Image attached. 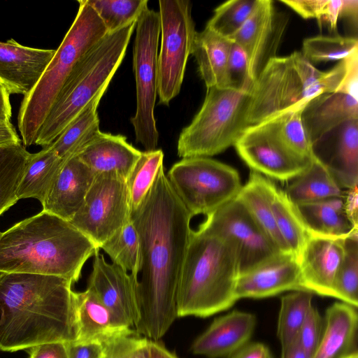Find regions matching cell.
Returning a JSON list of instances; mask_svg holds the SVG:
<instances>
[{"instance_id": "cell-25", "label": "cell", "mask_w": 358, "mask_h": 358, "mask_svg": "<svg viewBox=\"0 0 358 358\" xmlns=\"http://www.w3.org/2000/svg\"><path fill=\"white\" fill-rule=\"evenodd\" d=\"M141 155L125 136L101 132L78 157L96 174L114 172L127 180Z\"/></svg>"}, {"instance_id": "cell-43", "label": "cell", "mask_w": 358, "mask_h": 358, "mask_svg": "<svg viewBox=\"0 0 358 358\" xmlns=\"http://www.w3.org/2000/svg\"><path fill=\"white\" fill-rule=\"evenodd\" d=\"M148 342L138 335L119 338L103 345L100 358H145Z\"/></svg>"}, {"instance_id": "cell-47", "label": "cell", "mask_w": 358, "mask_h": 358, "mask_svg": "<svg viewBox=\"0 0 358 358\" xmlns=\"http://www.w3.org/2000/svg\"><path fill=\"white\" fill-rule=\"evenodd\" d=\"M29 358H68L66 343H47L29 349Z\"/></svg>"}, {"instance_id": "cell-2", "label": "cell", "mask_w": 358, "mask_h": 358, "mask_svg": "<svg viewBox=\"0 0 358 358\" xmlns=\"http://www.w3.org/2000/svg\"><path fill=\"white\" fill-rule=\"evenodd\" d=\"M73 282L57 276L0 273V350L76 340Z\"/></svg>"}, {"instance_id": "cell-9", "label": "cell", "mask_w": 358, "mask_h": 358, "mask_svg": "<svg viewBox=\"0 0 358 358\" xmlns=\"http://www.w3.org/2000/svg\"><path fill=\"white\" fill-rule=\"evenodd\" d=\"M166 177L192 217L217 210L234 199L242 187L236 169L209 157L183 158Z\"/></svg>"}, {"instance_id": "cell-13", "label": "cell", "mask_w": 358, "mask_h": 358, "mask_svg": "<svg viewBox=\"0 0 358 358\" xmlns=\"http://www.w3.org/2000/svg\"><path fill=\"white\" fill-rule=\"evenodd\" d=\"M197 230L231 241L236 248L240 274L281 252L236 197L207 215Z\"/></svg>"}, {"instance_id": "cell-44", "label": "cell", "mask_w": 358, "mask_h": 358, "mask_svg": "<svg viewBox=\"0 0 358 358\" xmlns=\"http://www.w3.org/2000/svg\"><path fill=\"white\" fill-rule=\"evenodd\" d=\"M324 324L315 306L309 310L297 336L296 342L311 357L316 351L321 340Z\"/></svg>"}, {"instance_id": "cell-42", "label": "cell", "mask_w": 358, "mask_h": 358, "mask_svg": "<svg viewBox=\"0 0 358 358\" xmlns=\"http://www.w3.org/2000/svg\"><path fill=\"white\" fill-rule=\"evenodd\" d=\"M257 1L230 0L220 4L206 27L224 38H231L248 20Z\"/></svg>"}, {"instance_id": "cell-29", "label": "cell", "mask_w": 358, "mask_h": 358, "mask_svg": "<svg viewBox=\"0 0 358 358\" xmlns=\"http://www.w3.org/2000/svg\"><path fill=\"white\" fill-rule=\"evenodd\" d=\"M106 90L99 93L49 145L64 161L78 156L101 132L97 108Z\"/></svg>"}, {"instance_id": "cell-57", "label": "cell", "mask_w": 358, "mask_h": 358, "mask_svg": "<svg viewBox=\"0 0 358 358\" xmlns=\"http://www.w3.org/2000/svg\"><path fill=\"white\" fill-rule=\"evenodd\" d=\"M344 358H358V355H357V351H355L353 352L352 353L347 355L346 357H345Z\"/></svg>"}, {"instance_id": "cell-27", "label": "cell", "mask_w": 358, "mask_h": 358, "mask_svg": "<svg viewBox=\"0 0 358 358\" xmlns=\"http://www.w3.org/2000/svg\"><path fill=\"white\" fill-rule=\"evenodd\" d=\"M231 45L230 39L206 27L196 32L192 55L195 57L200 76L207 88L232 87L228 71Z\"/></svg>"}, {"instance_id": "cell-28", "label": "cell", "mask_w": 358, "mask_h": 358, "mask_svg": "<svg viewBox=\"0 0 358 358\" xmlns=\"http://www.w3.org/2000/svg\"><path fill=\"white\" fill-rule=\"evenodd\" d=\"M296 208L311 234L345 238L357 229L346 214L345 195L296 205Z\"/></svg>"}, {"instance_id": "cell-34", "label": "cell", "mask_w": 358, "mask_h": 358, "mask_svg": "<svg viewBox=\"0 0 358 358\" xmlns=\"http://www.w3.org/2000/svg\"><path fill=\"white\" fill-rule=\"evenodd\" d=\"M30 155L22 143L0 146V216L18 201L17 188Z\"/></svg>"}, {"instance_id": "cell-31", "label": "cell", "mask_w": 358, "mask_h": 358, "mask_svg": "<svg viewBox=\"0 0 358 358\" xmlns=\"http://www.w3.org/2000/svg\"><path fill=\"white\" fill-rule=\"evenodd\" d=\"M66 162L50 146L31 153L17 188V199L33 198L42 203Z\"/></svg>"}, {"instance_id": "cell-54", "label": "cell", "mask_w": 358, "mask_h": 358, "mask_svg": "<svg viewBox=\"0 0 358 358\" xmlns=\"http://www.w3.org/2000/svg\"><path fill=\"white\" fill-rule=\"evenodd\" d=\"M10 95L6 88L0 83V122H10L12 107Z\"/></svg>"}, {"instance_id": "cell-51", "label": "cell", "mask_w": 358, "mask_h": 358, "mask_svg": "<svg viewBox=\"0 0 358 358\" xmlns=\"http://www.w3.org/2000/svg\"><path fill=\"white\" fill-rule=\"evenodd\" d=\"M346 214L355 227H357V187L348 189L345 194Z\"/></svg>"}, {"instance_id": "cell-10", "label": "cell", "mask_w": 358, "mask_h": 358, "mask_svg": "<svg viewBox=\"0 0 358 358\" xmlns=\"http://www.w3.org/2000/svg\"><path fill=\"white\" fill-rule=\"evenodd\" d=\"M133 48V71L136 80V110L131 118L136 141L145 151L156 150L159 134L154 115L158 89V48L160 34L159 13L147 8L136 21Z\"/></svg>"}, {"instance_id": "cell-56", "label": "cell", "mask_w": 358, "mask_h": 358, "mask_svg": "<svg viewBox=\"0 0 358 358\" xmlns=\"http://www.w3.org/2000/svg\"><path fill=\"white\" fill-rule=\"evenodd\" d=\"M358 1L357 0H343L341 17H345L354 21L355 24L357 22Z\"/></svg>"}, {"instance_id": "cell-59", "label": "cell", "mask_w": 358, "mask_h": 358, "mask_svg": "<svg viewBox=\"0 0 358 358\" xmlns=\"http://www.w3.org/2000/svg\"><path fill=\"white\" fill-rule=\"evenodd\" d=\"M1 232H0V234H1Z\"/></svg>"}, {"instance_id": "cell-38", "label": "cell", "mask_w": 358, "mask_h": 358, "mask_svg": "<svg viewBox=\"0 0 358 358\" xmlns=\"http://www.w3.org/2000/svg\"><path fill=\"white\" fill-rule=\"evenodd\" d=\"M119 266L137 280L140 266V242L138 232L130 220L100 248Z\"/></svg>"}, {"instance_id": "cell-46", "label": "cell", "mask_w": 358, "mask_h": 358, "mask_svg": "<svg viewBox=\"0 0 358 358\" xmlns=\"http://www.w3.org/2000/svg\"><path fill=\"white\" fill-rule=\"evenodd\" d=\"M326 0H281L284 4L294 10L304 19L319 20Z\"/></svg>"}, {"instance_id": "cell-49", "label": "cell", "mask_w": 358, "mask_h": 358, "mask_svg": "<svg viewBox=\"0 0 358 358\" xmlns=\"http://www.w3.org/2000/svg\"><path fill=\"white\" fill-rule=\"evenodd\" d=\"M68 358H100L103 345L99 343H66Z\"/></svg>"}, {"instance_id": "cell-18", "label": "cell", "mask_w": 358, "mask_h": 358, "mask_svg": "<svg viewBox=\"0 0 358 358\" xmlns=\"http://www.w3.org/2000/svg\"><path fill=\"white\" fill-rule=\"evenodd\" d=\"M288 290H304L299 264L292 252H280L239 275L236 296L262 299Z\"/></svg>"}, {"instance_id": "cell-45", "label": "cell", "mask_w": 358, "mask_h": 358, "mask_svg": "<svg viewBox=\"0 0 358 358\" xmlns=\"http://www.w3.org/2000/svg\"><path fill=\"white\" fill-rule=\"evenodd\" d=\"M228 71L232 87L249 90L252 83L248 77L246 55L242 48L232 41L228 60Z\"/></svg>"}, {"instance_id": "cell-40", "label": "cell", "mask_w": 358, "mask_h": 358, "mask_svg": "<svg viewBox=\"0 0 358 358\" xmlns=\"http://www.w3.org/2000/svg\"><path fill=\"white\" fill-rule=\"evenodd\" d=\"M164 152L161 149L141 152V155L127 181L131 213L138 208L152 185L163 166Z\"/></svg>"}, {"instance_id": "cell-20", "label": "cell", "mask_w": 358, "mask_h": 358, "mask_svg": "<svg viewBox=\"0 0 358 358\" xmlns=\"http://www.w3.org/2000/svg\"><path fill=\"white\" fill-rule=\"evenodd\" d=\"M256 324L255 315L233 310L215 318L194 341L191 350L208 358L229 357L248 343Z\"/></svg>"}, {"instance_id": "cell-55", "label": "cell", "mask_w": 358, "mask_h": 358, "mask_svg": "<svg viewBox=\"0 0 358 358\" xmlns=\"http://www.w3.org/2000/svg\"><path fill=\"white\" fill-rule=\"evenodd\" d=\"M281 358H311L296 341L282 348Z\"/></svg>"}, {"instance_id": "cell-48", "label": "cell", "mask_w": 358, "mask_h": 358, "mask_svg": "<svg viewBox=\"0 0 358 358\" xmlns=\"http://www.w3.org/2000/svg\"><path fill=\"white\" fill-rule=\"evenodd\" d=\"M343 0H326L322 15L317 21L325 25L331 32L337 34L338 20L341 17Z\"/></svg>"}, {"instance_id": "cell-11", "label": "cell", "mask_w": 358, "mask_h": 358, "mask_svg": "<svg viewBox=\"0 0 358 358\" xmlns=\"http://www.w3.org/2000/svg\"><path fill=\"white\" fill-rule=\"evenodd\" d=\"M161 45L157 57V95L169 106L180 92L196 34L188 0L159 1Z\"/></svg>"}, {"instance_id": "cell-50", "label": "cell", "mask_w": 358, "mask_h": 358, "mask_svg": "<svg viewBox=\"0 0 358 358\" xmlns=\"http://www.w3.org/2000/svg\"><path fill=\"white\" fill-rule=\"evenodd\" d=\"M271 355L268 348L263 343H247L235 352L229 358H267Z\"/></svg>"}, {"instance_id": "cell-58", "label": "cell", "mask_w": 358, "mask_h": 358, "mask_svg": "<svg viewBox=\"0 0 358 358\" xmlns=\"http://www.w3.org/2000/svg\"><path fill=\"white\" fill-rule=\"evenodd\" d=\"M267 358H272L271 355H269Z\"/></svg>"}, {"instance_id": "cell-22", "label": "cell", "mask_w": 358, "mask_h": 358, "mask_svg": "<svg viewBox=\"0 0 358 358\" xmlns=\"http://www.w3.org/2000/svg\"><path fill=\"white\" fill-rule=\"evenodd\" d=\"M338 129L332 143L313 146V157L342 189H350L358 183V120L347 122Z\"/></svg>"}, {"instance_id": "cell-36", "label": "cell", "mask_w": 358, "mask_h": 358, "mask_svg": "<svg viewBox=\"0 0 358 358\" xmlns=\"http://www.w3.org/2000/svg\"><path fill=\"white\" fill-rule=\"evenodd\" d=\"M344 254L334 282V294L342 302L358 306V236L354 229L344 238Z\"/></svg>"}, {"instance_id": "cell-30", "label": "cell", "mask_w": 358, "mask_h": 358, "mask_svg": "<svg viewBox=\"0 0 358 358\" xmlns=\"http://www.w3.org/2000/svg\"><path fill=\"white\" fill-rule=\"evenodd\" d=\"M265 184L278 231L291 252L298 258L310 233L296 206L290 201L285 191L266 177Z\"/></svg>"}, {"instance_id": "cell-6", "label": "cell", "mask_w": 358, "mask_h": 358, "mask_svg": "<svg viewBox=\"0 0 358 358\" xmlns=\"http://www.w3.org/2000/svg\"><path fill=\"white\" fill-rule=\"evenodd\" d=\"M136 22L108 33L77 63L41 127L35 145L51 144L101 91L125 55Z\"/></svg>"}, {"instance_id": "cell-7", "label": "cell", "mask_w": 358, "mask_h": 358, "mask_svg": "<svg viewBox=\"0 0 358 358\" xmlns=\"http://www.w3.org/2000/svg\"><path fill=\"white\" fill-rule=\"evenodd\" d=\"M78 2L79 8L71 26L36 85L20 103L17 126L24 147L35 145L39 129L70 73L108 33L87 0Z\"/></svg>"}, {"instance_id": "cell-39", "label": "cell", "mask_w": 358, "mask_h": 358, "mask_svg": "<svg viewBox=\"0 0 358 358\" xmlns=\"http://www.w3.org/2000/svg\"><path fill=\"white\" fill-rule=\"evenodd\" d=\"M358 51V40L350 36H316L303 41V56L313 63L339 62Z\"/></svg>"}, {"instance_id": "cell-41", "label": "cell", "mask_w": 358, "mask_h": 358, "mask_svg": "<svg viewBox=\"0 0 358 358\" xmlns=\"http://www.w3.org/2000/svg\"><path fill=\"white\" fill-rule=\"evenodd\" d=\"M96 11L108 33L136 22L148 8L147 0H87Z\"/></svg>"}, {"instance_id": "cell-16", "label": "cell", "mask_w": 358, "mask_h": 358, "mask_svg": "<svg viewBox=\"0 0 358 358\" xmlns=\"http://www.w3.org/2000/svg\"><path fill=\"white\" fill-rule=\"evenodd\" d=\"M137 280L119 266L108 262L96 251L87 289L124 326L134 329L139 320Z\"/></svg>"}, {"instance_id": "cell-23", "label": "cell", "mask_w": 358, "mask_h": 358, "mask_svg": "<svg viewBox=\"0 0 358 358\" xmlns=\"http://www.w3.org/2000/svg\"><path fill=\"white\" fill-rule=\"evenodd\" d=\"M301 117L313 146L344 123L358 120V99L341 92L322 93L305 105Z\"/></svg>"}, {"instance_id": "cell-21", "label": "cell", "mask_w": 358, "mask_h": 358, "mask_svg": "<svg viewBox=\"0 0 358 358\" xmlns=\"http://www.w3.org/2000/svg\"><path fill=\"white\" fill-rule=\"evenodd\" d=\"M96 175L78 156L69 159L41 203L43 210L70 222L82 206Z\"/></svg>"}, {"instance_id": "cell-3", "label": "cell", "mask_w": 358, "mask_h": 358, "mask_svg": "<svg viewBox=\"0 0 358 358\" xmlns=\"http://www.w3.org/2000/svg\"><path fill=\"white\" fill-rule=\"evenodd\" d=\"M94 244L69 221L42 210L0 234V273L52 275L76 282Z\"/></svg>"}, {"instance_id": "cell-37", "label": "cell", "mask_w": 358, "mask_h": 358, "mask_svg": "<svg viewBox=\"0 0 358 358\" xmlns=\"http://www.w3.org/2000/svg\"><path fill=\"white\" fill-rule=\"evenodd\" d=\"M304 106L287 110L267 120L289 150L303 158L313 159V145L301 117Z\"/></svg>"}, {"instance_id": "cell-33", "label": "cell", "mask_w": 358, "mask_h": 358, "mask_svg": "<svg viewBox=\"0 0 358 358\" xmlns=\"http://www.w3.org/2000/svg\"><path fill=\"white\" fill-rule=\"evenodd\" d=\"M285 192L296 206L345 195L329 171L315 158Z\"/></svg>"}, {"instance_id": "cell-17", "label": "cell", "mask_w": 358, "mask_h": 358, "mask_svg": "<svg viewBox=\"0 0 358 358\" xmlns=\"http://www.w3.org/2000/svg\"><path fill=\"white\" fill-rule=\"evenodd\" d=\"M344 238L311 234L297 258L304 290L334 297V282L344 254Z\"/></svg>"}, {"instance_id": "cell-1", "label": "cell", "mask_w": 358, "mask_h": 358, "mask_svg": "<svg viewBox=\"0 0 358 358\" xmlns=\"http://www.w3.org/2000/svg\"><path fill=\"white\" fill-rule=\"evenodd\" d=\"M192 218L162 166L144 199L131 213L140 242L139 320L134 329L138 336L158 341L178 317L177 290Z\"/></svg>"}, {"instance_id": "cell-4", "label": "cell", "mask_w": 358, "mask_h": 358, "mask_svg": "<svg viewBox=\"0 0 358 358\" xmlns=\"http://www.w3.org/2000/svg\"><path fill=\"white\" fill-rule=\"evenodd\" d=\"M239 275L231 241L192 230L178 282V317H207L231 307Z\"/></svg>"}, {"instance_id": "cell-14", "label": "cell", "mask_w": 358, "mask_h": 358, "mask_svg": "<svg viewBox=\"0 0 358 358\" xmlns=\"http://www.w3.org/2000/svg\"><path fill=\"white\" fill-rule=\"evenodd\" d=\"M234 146L251 171L282 181L296 178L313 159L303 158L289 150L268 120L247 128Z\"/></svg>"}, {"instance_id": "cell-52", "label": "cell", "mask_w": 358, "mask_h": 358, "mask_svg": "<svg viewBox=\"0 0 358 358\" xmlns=\"http://www.w3.org/2000/svg\"><path fill=\"white\" fill-rule=\"evenodd\" d=\"M21 141L10 122H0V146L20 144Z\"/></svg>"}, {"instance_id": "cell-35", "label": "cell", "mask_w": 358, "mask_h": 358, "mask_svg": "<svg viewBox=\"0 0 358 358\" xmlns=\"http://www.w3.org/2000/svg\"><path fill=\"white\" fill-rule=\"evenodd\" d=\"M313 294L307 290H296L281 297L277 336L282 348L296 341L299 331L313 306Z\"/></svg>"}, {"instance_id": "cell-26", "label": "cell", "mask_w": 358, "mask_h": 358, "mask_svg": "<svg viewBox=\"0 0 358 358\" xmlns=\"http://www.w3.org/2000/svg\"><path fill=\"white\" fill-rule=\"evenodd\" d=\"M323 334L311 358H344L352 353L358 316L357 308L344 302L329 306L324 318Z\"/></svg>"}, {"instance_id": "cell-24", "label": "cell", "mask_w": 358, "mask_h": 358, "mask_svg": "<svg viewBox=\"0 0 358 358\" xmlns=\"http://www.w3.org/2000/svg\"><path fill=\"white\" fill-rule=\"evenodd\" d=\"M75 298L78 324L75 342L104 345L121 337L136 335L133 329L122 324L87 289L76 292Z\"/></svg>"}, {"instance_id": "cell-19", "label": "cell", "mask_w": 358, "mask_h": 358, "mask_svg": "<svg viewBox=\"0 0 358 358\" xmlns=\"http://www.w3.org/2000/svg\"><path fill=\"white\" fill-rule=\"evenodd\" d=\"M55 51L24 46L13 38L0 41V83L10 94L27 95L36 85Z\"/></svg>"}, {"instance_id": "cell-15", "label": "cell", "mask_w": 358, "mask_h": 358, "mask_svg": "<svg viewBox=\"0 0 358 358\" xmlns=\"http://www.w3.org/2000/svg\"><path fill=\"white\" fill-rule=\"evenodd\" d=\"M287 22L288 16L277 10L273 1L257 0L248 20L229 38L246 55L251 83L267 63L277 57Z\"/></svg>"}, {"instance_id": "cell-8", "label": "cell", "mask_w": 358, "mask_h": 358, "mask_svg": "<svg viewBox=\"0 0 358 358\" xmlns=\"http://www.w3.org/2000/svg\"><path fill=\"white\" fill-rule=\"evenodd\" d=\"M248 103L247 89L207 88L200 110L180 134L178 157H209L234 146L247 129Z\"/></svg>"}, {"instance_id": "cell-5", "label": "cell", "mask_w": 358, "mask_h": 358, "mask_svg": "<svg viewBox=\"0 0 358 358\" xmlns=\"http://www.w3.org/2000/svg\"><path fill=\"white\" fill-rule=\"evenodd\" d=\"M347 69L344 59L330 70L321 71L296 51L271 59L248 90L247 128L304 106L320 94L337 92Z\"/></svg>"}, {"instance_id": "cell-12", "label": "cell", "mask_w": 358, "mask_h": 358, "mask_svg": "<svg viewBox=\"0 0 358 358\" xmlns=\"http://www.w3.org/2000/svg\"><path fill=\"white\" fill-rule=\"evenodd\" d=\"M131 219L127 179L114 172L96 175L70 222L100 250Z\"/></svg>"}, {"instance_id": "cell-32", "label": "cell", "mask_w": 358, "mask_h": 358, "mask_svg": "<svg viewBox=\"0 0 358 358\" xmlns=\"http://www.w3.org/2000/svg\"><path fill=\"white\" fill-rule=\"evenodd\" d=\"M259 225L281 252H292L277 228L270 206L265 184V176L251 171L247 183L237 196Z\"/></svg>"}, {"instance_id": "cell-53", "label": "cell", "mask_w": 358, "mask_h": 358, "mask_svg": "<svg viewBox=\"0 0 358 358\" xmlns=\"http://www.w3.org/2000/svg\"><path fill=\"white\" fill-rule=\"evenodd\" d=\"M145 358H178L159 341L148 339Z\"/></svg>"}]
</instances>
